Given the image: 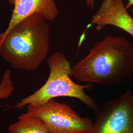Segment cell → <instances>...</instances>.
Here are the masks:
<instances>
[{
  "label": "cell",
  "instance_id": "6da1fadb",
  "mask_svg": "<svg viewBox=\"0 0 133 133\" xmlns=\"http://www.w3.org/2000/svg\"><path fill=\"white\" fill-rule=\"evenodd\" d=\"M133 73V44L124 37L109 35L72 66L71 76L81 82L112 86Z\"/></svg>",
  "mask_w": 133,
  "mask_h": 133
},
{
  "label": "cell",
  "instance_id": "7a4b0ae2",
  "mask_svg": "<svg viewBox=\"0 0 133 133\" xmlns=\"http://www.w3.org/2000/svg\"><path fill=\"white\" fill-rule=\"evenodd\" d=\"M42 15L21 21L0 44V57L14 69L33 71L48 57L50 27Z\"/></svg>",
  "mask_w": 133,
  "mask_h": 133
},
{
  "label": "cell",
  "instance_id": "3957f363",
  "mask_svg": "<svg viewBox=\"0 0 133 133\" xmlns=\"http://www.w3.org/2000/svg\"><path fill=\"white\" fill-rule=\"evenodd\" d=\"M49 75L45 83L34 93L18 101L10 108L22 109L29 105L43 104L55 98L65 97L80 100L96 112L98 106L84 90L89 84L79 85L71 79L70 62L62 53L55 52L48 58Z\"/></svg>",
  "mask_w": 133,
  "mask_h": 133
},
{
  "label": "cell",
  "instance_id": "277c9868",
  "mask_svg": "<svg viewBox=\"0 0 133 133\" xmlns=\"http://www.w3.org/2000/svg\"><path fill=\"white\" fill-rule=\"evenodd\" d=\"M27 112L39 118L51 133H89L94 123L81 117L68 105L54 99L38 105H29Z\"/></svg>",
  "mask_w": 133,
  "mask_h": 133
},
{
  "label": "cell",
  "instance_id": "5b68a950",
  "mask_svg": "<svg viewBox=\"0 0 133 133\" xmlns=\"http://www.w3.org/2000/svg\"><path fill=\"white\" fill-rule=\"evenodd\" d=\"M89 133H133V94L126 91L98 109Z\"/></svg>",
  "mask_w": 133,
  "mask_h": 133
},
{
  "label": "cell",
  "instance_id": "8992f818",
  "mask_svg": "<svg viewBox=\"0 0 133 133\" xmlns=\"http://www.w3.org/2000/svg\"><path fill=\"white\" fill-rule=\"evenodd\" d=\"M91 25L97 31L107 26H113L133 37V18L127 11L123 0H103L92 17Z\"/></svg>",
  "mask_w": 133,
  "mask_h": 133
},
{
  "label": "cell",
  "instance_id": "52a82bcc",
  "mask_svg": "<svg viewBox=\"0 0 133 133\" xmlns=\"http://www.w3.org/2000/svg\"><path fill=\"white\" fill-rule=\"evenodd\" d=\"M14 5L9 23L3 33V39L21 21L35 14L42 15L46 20L57 18L59 10L55 0H8ZM3 41V40H2Z\"/></svg>",
  "mask_w": 133,
  "mask_h": 133
},
{
  "label": "cell",
  "instance_id": "ba28073f",
  "mask_svg": "<svg viewBox=\"0 0 133 133\" xmlns=\"http://www.w3.org/2000/svg\"><path fill=\"white\" fill-rule=\"evenodd\" d=\"M8 130L9 133H51L42 119L27 112L20 114Z\"/></svg>",
  "mask_w": 133,
  "mask_h": 133
},
{
  "label": "cell",
  "instance_id": "9c48e42d",
  "mask_svg": "<svg viewBox=\"0 0 133 133\" xmlns=\"http://www.w3.org/2000/svg\"><path fill=\"white\" fill-rule=\"evenodd\" d=\"M14 86L11 78V71L6 70L3 75L0 83V100L6 99L12 95Z\"/></svg>",
  "mask_w": 133,
  "mask_h": 133
},
{
  "label": "cell",
  "instance_id": "30bf717a",
  "mask_svg": "<svg viewBox=\"0 0 133 133\" xmlns=\"http://www.w3.org/2000/svg\"><path fill=\"white\" fill-rule=\"evenodd\" d=\"M85 3L86 5L91 10L94 9L96 0H83Z\"/></svg>",
  "mask_w": 133,
  "mask_h": 133
},
{
  "label": "cell",
  "instance_id": "8fae6325",
  "mask_svg": "<svg viewBox=\"0 0 133 133\" xmlns=\"http://www.w3.org/2000/svg\"><path fill=\"white\" fill-rule=\"evenodd\" d=\"M133 5V0H128V4L125 6L126 8L128 9Z\"/></svg>",
  "mask_w": 133,
  "mask_h": 133
},
{
  "label": "cell",
  "instance_id": "7c38bea8",
  "mask_svg": "<svg viewBox=\"0 0 133 133\" xmlns=\"http://www.w3.org/2000/svg\"><path fill=\"white\" fill-rule=\"evenodd\" d=\"M3 38V33H0V44L2 43Z\"/></svg>",
  "mask_w": 133,
  "mask_h": 133
}]
</instances>
